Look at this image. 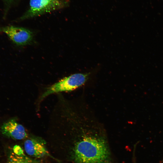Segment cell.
Returning <instances> with one entry per match:
<instances>
[{"label":"cell","mask_w":163,"mask_h":163,"mask_svg":"<svg viewBox=\"0 0 163 163\" xmlns=\"http://www.w3.org/2000/svg\"><path fill=\"white\" fill-rule=\"evenodd\" d=\"M64 0H30L28 10L20 18L24 20L63 8Z\"/></svg>","instance_id":"3957f363"},{"label":"cell","mask_w":163,"mask_h":163,"mask_svg":"<svg viewBox=\"0 0 163 163\" xmlns=\"http://www.w3.org/2000/svg\"><path fill=\"white\" fill-rule=\"evenodd\" d=\"M84 109L79 101L65 100L56 106L52 117L75 135L72 157L75 163H111L105 131Z\"/></svg>","instance_id":"6da1fadb"},{"label":"cell","mask_w":163,"mask_h":163,"mask_svg":"<svg viewBox=\"0 0 163 163\" xmlns=\"http://www.w3.org/2000/svg\"></svg>","instance_id":"9c48e42d"},{"label":"cell","mask_w":163,"mask_h":163,"mask_svg":"<svg viewBox=\"0 0 163 163\" xmlns=\"http://www.w3.org/2000/svg\"><path fill=\"white\" fill-rule=\"evenodd\" d=\"M0 131L4 136L15 140H22L28 136L25 128L18 122L16 117L12 118L4 122L0 127Z\"/></svg>","instance_id":"5b68a950"},{"label":"cell","mask_w":163,"mask_h":163,"mask_svg":"<svg viewBox=\"0 0 163 163\" xmlns=\"http://www.w3.org/2000/svg\"><path fill=\"white\" fill-rule=\"evenodd\" d=\"M24 144V150L29 155L37 158L47 156L52 157L40 139L31 137L26 140Z\"/></svg>","instance_id":"8992f818"},{"label":"cell","mask_w":163,"mask_h":163,"mask_svg":"<svg viewBox=\"0 0 163 163\" xmlns=\"http://www.w3.org/2000/svg\"><path fill=\"white\" fill-rule=\"evenodd\" d=\"M1 31H2V28H1L0 27V32Z\"/></svg>","instance_id":"ba28073f"},{"label":"cell","mask_w":163,"mask_h":163,"mask_svg":"<svg viewBox=\"0 0 163 163\" xmlns=\"http://www.w3.org/2000/svg\"><path fill=\"white\" fill-rule=\"evenodd\" d=\"M90 73H77L65 77L46 88L37 100V105L46 97L53 94L73 91L83 85L88 80Z\"/></svg>","instance_id":"7a4b0ae2"},{"label":"cell","mask_w":163,"mask_h":163,"mask_svg":"<svg viewBox=\"0 0 163 163\" xmlns=\"http://www.w3.org/2000/svg\"><path fill=\"white\" fill-rule=\"evenodd\" d=\"M6 163H41L39 161L30 158L24 154L17 153L13 151L8 156Z\"/></svg>","instance_id":"52a82bcc"},{"label":"cell","mask_w":163,"mask_h":163,"mask_svg":"<svg viewBox=\"0 0 163 163\" xmlns=\"http://www.w3.org/2000/svg\"><path fill=\"white\" fill-rule=\"evenodd\" d=\"M2 31L15 44L23 46L30 43L32 40L33 34L29 30L13 26H7L2 28Z\"/></svg>","instance_id":"277c9868"}]
</instances>
